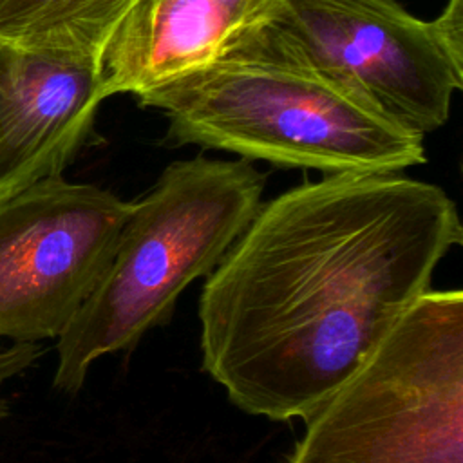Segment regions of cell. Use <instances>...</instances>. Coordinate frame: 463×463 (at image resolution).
<instances>
[{"label": "cell", "instance_id": "obj_8", "mask_svg": "<svg viewBox=\"0 0 463 463\" xmlns=\"http://www.w3.org/2000/svg\"><path fill=\"white\" fill-rule=\"evenodd\" d=\"M277 4L130 0L98 52L103 98H137L237 52L268 27Z\"/></svg>", "mask_w": 463, "mask_h": 463}, {"label": "cell", "instance_id": "obj_7", "mask_svg": "<svg viewBox=\"0 0 463 463\" xmlns=\"http://www.w3.org/2000/svg\"><path fill=\"white\" fill-rule=\"evenodd\" d=\"M103 99L96 58L0 45V203L61 175Z\"/></svg>", "mask_w": 463, "mask_h": 463}, {"label": "cell", "instance_id": "obj_5", "mask_svg": "<svg viewBox=\"0 0 463 463\" xmlns=\"http://www.w3.org/2000/svg\"><path fill=\"white\" fill-rule=\"evenodd\" d=\"M255 40L420 136L447 123L463 89V0H447L432 20L398 0H279Z\"/></svg>", "mask_w": 463, "mask_h": 463}, {"label": "cell", "instance_id": "obj_3", "mask_svg": "<svg viewBox=\"0 0 463 463\" xmlns=\"http://www.w3.org/2000/svg\"><path fill=\"white\" fill-rule=\"evenodd\" d=\"M264 174L248 159L170 163L137 201L99 282L56 338L54 387L74 394L90 365L165 324L179 295L210 275L260 208Z\"/></svg>", "mask_w": 463, "mask_h": 463}, {"label": "cell", "instance_id": "obj_2", "mask_svg": "<svg viewBox=\"0 0 463 463\" xmlns=\"http://www.w3.org/2000/svg\"><path fill=\"white\" fill-rule=\"evenodd\" d=\"M136 99L165 114L170 146L226 150L324 175L402 172L425 163L423 136L257 40Z\"/></svg>", "mask_w": 463, "mask_h": 463}, {"label": "cell", "instance_id": "obj_1", "mask_svg": "<svg viewBox=\"0 0 463 463\" xmlns=\"http://www.w3.org/2000/svg\"><path fill=\"white\" fill-rule=\"evenodd\" d=\"M461 241L449 194L400 172L289 188L260 204L201 289L203 369L248 414L307 420Z\"/></svg>", "mask_w": 463, "mask_h": 463}, {"label": "cell", "instance_id": "obj_9", "mask_svg": "<svg viewBox=\"0 0 463 463\" xmlns=\"http://www.w3.org/2000/svg\"><path fill=\"white\" fill-rule=\"evenodd\" d=\"M130 0H0V45L96 58Z\"/></svg>", "mask_w": 463, "mask_h": 463}, {"label": "cell", "instance_id": "obj_6", "mask_svg": "<svg viewBox=\"0 0 463 463\" xmlns=\"http://www.w3.org/2000/svg\"><path fill=\"white\" fill-rule=\"evenodd\" d=\"M130 203L47 177L0 203V338H58L107 269Z\"/></svg>", "mask_w": 463, "mask_h": 463}, {"label": "cell", "instance_id": "obj_4", "mask_svg": "<svg viewBox=\"0 0 463 463\" xmlns=\"http://www.w3.org/2000/svg\"><path fill=\"white\" fill-rule=\"evenodd\" d=\"M306 423L288 463H463V293L425 291Z\"/></svg>", "mask_w": 463, "mask_h": 463}, {"label": "cell", "instance_id": "obj_10", "mask_svg": "<svg viewBox=\"0 0 463 463\" xmlns=\"http://www.w3.org/2000/svg\"><path fill=\"white\" fill-rule=\"evenodd\" d=\"M43 353L40 344H20L14 342L9 347L0 349V421L9 416V403L2 398V387L25 369H29L36 358Z\"/></svg>", "mask_w": 463, "mask_h": 463}]
</instances>
